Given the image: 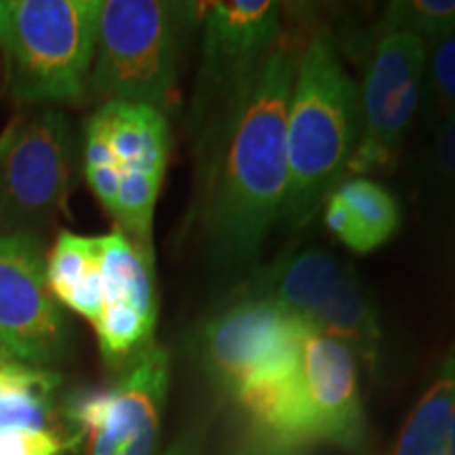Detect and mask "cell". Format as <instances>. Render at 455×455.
I'll use <instances>...</instances> for the list:
<instances>
[{"mask_svg":"<svg viewBox=\"0 0 455 455\" xmlns=\"http://www.w3.org/2000/svg\"><path fill=\"white\" fill-rule=\"evenodd\" d=\"M66 316L51 293L41 243L30 232L0 236V348L11 361L47 369L68 348Z\"/></svg>","mask_w":455,"mask_h":455,"instance_id":"cell-11","label":"cell"},{"mask_svg":"<svg viewBox=\"0 0 455 455\" xmlns=\"http://www.w3.org/2000/svg\"><path fill=\"white\" fill-rule=\"evenodd\" d=\"M247 291L276 301L312 331L378 358L382 329L371 295L348 266L323 249H301L251 275Z\"/></svg>","mask_w":455,"mask_h":455,"instance_id":"cell-7","label":"cell"},{"mask_svg":"<svg viewBox=\"0 0 455 455\" xmlns=\"http://www.w3.org/2000/svg\"><path fill=\"white\" fill-rule=\"evenodd\" d=\"M378 32H407L435 47L455 34V0H396L386 7Z\"/></svg>","mask_w":455,"mask_h":455,"instance_id":"cell-19","label":"cell"},{"mask_svg":"<svg viewBox=\"0 0 455 455\" xmlns=\"http://www.w3.org/2000/svg\"><path fill=\"white\" fill-rule=\"evenodd\" d=\"M422 100L435 129L455 116V34L435 44L428 53Z\"/></svg>","mask_w":455,"mask_h":455,"instance_id":"cell-20","label":"cell"},{"mask_svg":"<svg viewBox=\"0 0 455 455\" xmlns=\"http://www.w3.org/2000/svg\"><path fill=\"white\" fill-rule=\"evenodd\" d=\"M299 373L312 445L363 451L367 419L355 352L308 327L299 346Z\"/></svg>","mask_w":455,"mask_h":455,"instance_id":"cell-13","label":"cell"},{"mask_svg":"<svg viewBox=\"0 0 455 455\" xmlns=\"http://www.w3.org/2000/svg\"><path fill=\"white\" fill-rule=\"evenodd\" d=\"M169 382V352L152 341L116 384L74 396L68 415L89 439V455H155Z\"/></svg>","mask_w":455,"mask_h":455,"instance_id":"cell-8","label":"cell"},{"mask_svg":"<svg viewBox=\"0 0 455 455\" xmlns=\"http://www.w3.org/2000/svg\"><path fill=\"white\" fill-rule=\"evenodd\" d=\"M390 455H455V352L409 413Z\"/></svg>","mask_w":455,"mask_h":455,"instance_id":"cell-17","label":"cell"},{"mask_svg":"<svg viewBox=\"0 0 455 455\" xmlns=\"http://www.w3.org/2000/svg\"><path fill=\"white\" fill-rule=\"evenodd\" d=\"M299 51L289 43L244 74L215 112L204 141L201 226L226 276L258 270L287 196V114Z\"/></svg>","mask_w":455,"mask_h":455,"instance_id":"cell-1","label":"cell"},{"mask_svg":"<svg viewBox=\"0 0 455 455\" xmlns=\"http://www.w3.org/2000/svg\"><path fill=\"white\" fill-rule=\"evenodd\" d=\"M361 138V91L331 34L316 32L299 53L287 114V226H299L341 181Z\"/></svg>","mask_w":455,"mask_h":455,"instance_id":"cell-2","label":"cell"},{"mask_svg":"<svg viewBox=\"0 0 455 455\" xmlns=\"http://www.w3.org/2000/svg\"><path fill=\"white\" fill-rule=\"evenodd\" d=\"M70 445L55 430H0V455H61Z\"/></svg>","mask_w":455,"mask_h":455,"instance_id":"cell-21","label":"cell"},{"mask_svg":"<svg viewBox=\"0 0 455 455\" xmlns=\"http://www.w3.org/2000/svg\"><path fill=\"white\" fill-rule=\"evenodd\" d=\"M432 146V167L443 180L455 184V116L439 124Z\"/></svg>","mask_w":455,"mask_h":455,"instance_id":"cell-22","label":"cell"},{"mask_svg":"<svg viewBox=\"0 0 455 455\" xmlns=\"http://www.w3.org/2000/svg\"><path fill=\"white\" fill-rule=\"evenodd\" d=\"M325 224L355 253H371L401 226L396 198L369 178H346L325 198Z\"/></svg>","mask_w":455,"mask_h":455,"instance_id":"cell-15","label":"cell"},{"mask_svg":"<svg viewBox=\"0 0 455 455\" xmlns=\"http://www.w3.org/2000/svg\"><path fill=\"white\" fill-rule=\"evenodd\" d=\"M101 0H4L0 51L15 100L78 104L89 95Z\"/></svg>","mask_w":455,"mask_h":455,"instance_id":"cell-3","label":"cell"},{"mask_svg":"<svg viewBox=\"0 0 455 455\" xmlns=\"http://www.w3.org/2000/svg\"><path fill=\"white\" fill-rule=\"evenodd\" d=\"M306 329L276 301L244 291L198 329V358L209 379L238 403L298 373Z\"/></svg>","mask_w":455,"mask_h":455,"instance_id":"cell-6","label":"cell"},{"mask_svg":"<svg viewBox=\"0 0 455 455\" xmlns=\"http://www.w3.org/2000/svg\"><path fill=\"white\" fill-rule=\"evenodd\" d=\"M283 38L281 7L272 0H220L203 9L201 98H224Z\"/></svg>","mask_w":455,"mask_h":455,"instance_id":"cell-14","label":"cell"},{"mask_svg":"<svg viewBox=\"0 0 455 455\" xmlns=\"http://www.w3.org/2000/svg\"><path fill=\"white\" fill-rule=\"evenodd\" d=\"M164 455H196V445L190 439H184L175 443V445L171 447Z\"/></svg>","mask_w":455,"mask_h":455,"instance_id":"cell-24","label":"cell"},{"mask_svg":"<svg viewBox=\"0 0 455 455\" xmlns=\"http://www.w3.org/2000/svg\"><path fill=\"white\" fill-rule=\"evenodd\" d=\"M3 3H4V0H0V15H3Z\"/></svg>","mask_w":455,"mask_h":455,"instance_id":"cell-26","label":"cell"},{"mask_svg":"<svg viewBox=\"0 0 455 455\" xmlns=\"http://www.w3.org/2000/svg\"><path fill=\"white\" fill-rule=\"evenodd\" d=\"M180 15V4L161 0L101 3L89 93L163 112L178 81Z\"/></svg>","mask_w":455,"mask_h":455,"instance_id":"cell-5","label":"cell"},{"mask_svg":"<svg viewBox=\"0 0 455 455\" xmlns=\"http://www.w3.org/2000/svg\"><path fill=\"white\" fill-rule=\"evenodd\" d=\"M104 308L93 323L101 356L110 365H127L152 344L158 304L155 253L135 244L121 230L100 236Z\"/></svg>","mask_w":455,"mask_h":455,"instance_id":"cell-12","label":"cell"},{"mask_svg":"<svg viewBox=\"0 0 455 455\" xmlns=\"http://www.w3.org/2000/svg\"><path fill=\"white\" fill-rule=\"evenodd\" d=\"M428 44L407 32L379 34L361 91V138L348 169L365 178L388 169L422 101Z\"/></svg>","mask_w":455,"mask_h":455,"instance_id":"cell-9","label":"cell"},{"mask_svg":"<svg viewBox=\"0 0 455 455\" xmlns=\"http://www.w3.org/2000/svg\"><path fill=\"white\" fill-rule=\"evenodd\" d=\"M236 455H295V453L293 451H287V449L270 447V445H264V443H259V445L243 449V451L236 453Z\"/></svg>","mask_w":455,"mask_h":455,"instance_id":"cell-23","label":"cell"},{"mask_svg":"<svg viewBox=\"0 0 455 455\" xmlns=\"http://www.w3.org/2000/svg\"><path fill=\"white\" fill-rule=\"evenodd\" d=\"M74 181V135L64 112L43 108L0 140V212L13 221L61 212Z\"/></svg>","mask_w":455,"mask_h":455,"instance_id":"cell-10","label":"cell"},{"mask_svg":"<svg viewBox=\"0 0 455 455\" xmlns=\"http://www.w3.org/2000/svg\"><path fill=\"white\" fill-rule=\"evenodd\" d=\"M60 375L7 361L0 365V430H51Z\"/></svg>","mask_w":455,"mask_h":455,"instance_id":"cell-18","label":"cell"},{"mask_svg":"<svg viewBox=\"0 0 455 455\" xmlns=\"http://www.w3.org/2000/svg\"><path fill=\"white\" fill-rule=\"evenodd\" d=\"M7 361H11V358H9L7 355H4L3 348H0V365H3V363H7Z\"/></svg>","mask_w":455,"mask_h":455,"instance_id":"cell-25","label":"cell"},{"mask_svg":"<svg viewBox=\"0 0 455 455\" xmlns=\"http://www.w3.org/2000/svg\"><path fill=\"white\" fill-rule=\"evenodd\" d=\"M171 131L152 106L108 101L84 131V178L116 230L152 249L156 201L169 163Z\"/></svg>","mask_w":455,"mask_h":455,"instance_id":"cell-4","label":"cell"},{"mask_svg":"<svg viewBox=\"0 0 455 455\" xmlns=\"http://www.w3.org/2000/svg\"><path fill=\"white\" fill-rule=\"evenodd\" d=\"M47 283L57 304H64L93 325L104 308L100 236L61 232L47 259Z\"/></svg>","mask_w":455,"mask_h":455,"instance_id":"cell-16","label":"cell"}]
</instances>
